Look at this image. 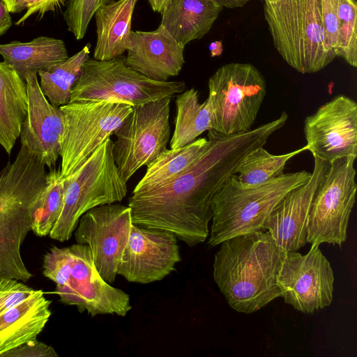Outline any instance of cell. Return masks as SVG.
<instances>
[{"mask_svg": "<svg viewBox=\"0 0 357 357\" xmlns=\"http://www.w3.org/2000/svg\"><path fill=\"white\" fill-rule=\"evenodd\" d=\"M176 117L170 141L171 149L181 148L196 139L206 130H212L213 113L207 98L199 102L198 91L191 88L176 99Z\"/></svg>", "mask_w": 357, "mask_h": 357, "instance_id": "obj_25", "label": "cell"}, {"mask_svg": "<svg viewBox=\"0 0 357 357\" xmlns=\"http://www.w3.org/2000/svg\"><path fill=\"white\" fill-rule=\"evenodd\" d=\"M209 143L201 137L181 148L165 149L146 168L132 193L149 191L182 174L202 153Z\"/></svg>", "mask_w": 357, "mask_h": 357, "instance_id": "obj_24", "label": "cell"}, {"mask_svg": "<svg viewBox=\"0 0 357 357\" xmlns=\"http://www.w3.org/2000/svg\"><path fill=\"white\" fill-rule=\"evenodd\" d=\"M306 150L305 146L292 152L273 155L263 146L250 151L237 167L236 176L245 187L264 183L282 176L289 160Z\"/></svg>", "mask_w": 357, "mask_h": 357, "instance_id": "obj_27", "label": "cell"}, {"mask_svg": "<svg viewBox=\"0 0 357 357\" xmlns=\"http://www.w3.org/2000/svg\"><path fill=\"white\" fill-rule=\"evenodd\" d=\"M222 8L218 0H172L160 25L185 47L209 32Z\"/></svg>", "mask_w": 357, "mask_h": 357, "instance_id": "obj_22", "label": "cell"}, {"mask_svg": "<svg viewBox=\"0 0 357 357\" xmlns=\"http://www.w3.org/2000/svg\"><path fill=\"white\" fill-rule=\"evenodd\" d=\"M177 239L171 231L132 224L117 274L142 284L162 280L181 260Z\"/></svg>", "mask_w": 357, "mask_h": 357, "instance_id": "obj_16", "label": "cell"}, {"mask_svg": "<svg viewBox=\"0 0 357 357\" xmlns=\"http://www.w3.org/2000/svg\"><path fill=\"white\" fill-rule=\"evenodd\" d=\"M13 24L10 13L3 0H0V36L3 35Z\"/></svg>", "mask_w": 357, "mask_h": 357, "instance_id": "obj_35", "label": "cell"}, {"mask_svg": "<svg viewBox=\"0 0 357 357\" xmlns=\"http://www.w3.org/2000/svg\"><path fill=\"white\" fill-rule=\"evenodd\" d=\"M357 2L338 0V46L337 56L344 59L354 68L357 67Z\"/></svg>", "mask_w": 357, "mask_h": 357, "instance_id": "obj_29", "label": "cell"}, {"mask_svg": "<svg viewBox=\"0 0 357 357\" xmlns=\"http://www.w3.org/2000/svg\"><path fill=\"white\" fill-rule=\"evenodd\" d=\"M73 257L70 278L63 287H56L60 301L77 306L79 312L86 311L91 317L116 314L125 317L132 309L130 296L106 282L96 270L89 245H70Z\"/></svg>", "mask_w": 357, "mask_h": 357, "instance_id": "obj_14", "label": "cell"}, {"mask_svg": "<svg viewBox=\"0 0 357 357\" xmlns=\"http://www.w3.org/2000/svg\"><path fill=\"white\" fill-rule=\"evenodd\" d=\"M137 0H113L94 13L96 43L93 59L109 61L127 51L132 14Z\"/></svg>", "mask_w": 357, "mask_h": 357, "instance_id": "obj_21", "label": "cell"}, {"mask_svg": "<svg viewBox=\"0 0 357 357\" xmlns=\"http://www.w3.org/2000/svg\"><path fill=\"white\" fill-rule=\"evenodd\" d=\"M311 245L305 255L286 252L277 277L280 297L295 310L307 314L331 304L335 280L331 263L319 245Z\"/></svg>", "mask_w": 357, "mask_h": 357, "instance_id": "obj_12", "label": "cell"}, {"mask_svg": "<svg viewBox=\"0 0 357 357\" xmlns=\"http://www.w3.org/2000/svg\"><path fill=\"white\" fill-rule=\"evenodd\" d=\"M91 45L47 70L39 71L40 86L47 100L61 107L70 102L72 89L79 79L83 63L89 58Z\"/></svg>", "mask_w": 357, "mask_h": 357, "instance_id": "obj_26", "label": "cell"}, {"mask_svg": "<svg viewBox=\"0 0 357 357\" xmlns=\"http://www.w3.org/2000/svg\"><path fill=\"white\" fill-rule=\"evenodd\" d=\"M24 81L26 112L20 134L21 146L51 168L60 156L63 114L60 107L52 105L42 92L37 73H28Z\"/></svg>", "mask_w": 357, "mask_h": 357, "instance_id": "obj_17", "label": "cell"}, {"mask_svg": "<svg viewBox=\"0 0 357 357\" xmlns=\"http://www.w3.org/2000/svg\"><path fill=\"white\" fill-rule=\"evenodd\" d=\"M306 150L326 162L357 157V103L344 95L334 97L305 118Z\"/></svg>", "mask_w": 357, "mask_h": 357, "instance_id": "obj_15", "label": "cell"}, {"mask_svg": "<svg viewBox=\"0 0 357 357\" xmlns=\"http://www.w3.org/2000/svg\"><path fill=\"white\" fill-rule=\"evenodd\" d=\"M0 55L24 80L28 73L47 70L68 58L63 40L44 36L26 43L0 44Z\"/></svg>", "mask_w": 357, "mask_h": 357, "instance_id": "obj_23", "label": "cell"}, {"mask_svg": "<svg viewBox=\"0 0 357 357\" xmlns=\"http://www.w3.org/2000/svg\"><path fill=\"white\" fill-rule=\"evenodd\" d=\"M212 130L226 136L250 130L266 94V82L252 64L230 63L208 82Z\"/></svg>", "mask_w": 357, "mask_h": 357, "instance_id": "obj_8", "label": "cell"}, {"mask_svg": "<svg viewBox=\"0 0 357 357\" xmlns=\"http://www.w3.org/2000/svg\"><path fill=\"white\" fill-rule=\"evenodd\" d=\"M45 166L24 146L0 169V277L27 282L21 246L46 183Z\"/></svg>", "mask_w": 357, "mask_h": 357, "instance_id": "obj_3", "label": "cell"}, {"mask_svg": "<svg viewBox=\"0 0 357 357\" xmlns=\"http://www.w3.org/2000/svg\"><path fill=\"white\" fill-rule=\"evenodd\" d=\"M67 0H27L24 14L16 22V25L25 22L33 15L43 17L50 12H56L66 4Z\"/></svg>", "mask_w": 357, "mask_h": 357, "instance_id": "obj_34", "label": "cell"}, {"mask_svg": "<svg viewBox=\"0 0 357 357\" xmlns=\"http://www.w3.org/2000/svg\"><path fill=\"white\" fill-rule=\"evenodd\" d=\"M132 107L107 100L73 102L61 106L64 118L60 152L63 176L75 172L114 135Z\"/></svg>", "mask_w": 357, "mask_h": 357, "instance_id": "obj_9", "label": "cell"}, {"mask_svg": "<svg viewBox=\"0 0 357 357\" xmlns=\"http://www.w3.org/2000/svg\"><path fill=\"white\" fill-rule=\"evenodd\" d=\"M211 57L218 56L222 54L223 46L221 40L213 41L208 46Z\"/></svg>", "mask_w": 357, "mask_h": 357, "instance_id": "obj_39", "label": "cell"}, {"mask_svg": "<svg viewBox=\"0 0 357 357\" xmlns=\"http://www.w3.org/2000/svg\"><path fill=\"white\" fill-rule=\"evenodd\" d=\"M310 178L289 192L271 212L264 225L285 252L298 251L307 242L308 216L314 195L330 163L314 157Z\"/></svg>", "mask_w": 357, "mask_h": 357, "instance_id": "obj_18", "label": "cell"}, {"mask_svg": "<svg viewBox=\"0 0 357 357\" xmlns=\"http://www.w3.org/2000/svg\"><path fill=\"white\" fill-rule=\"evenodd\" d=\"M113 1V0H112Z\"/></svg>", "mask_w": 357, "mask_h": 357, "instance_id": "obj_41", "label": "cell"}, {"mask_svg": "<svg viewBox=\"0 0 357 357\" xmlns=\"http://www.w3.org/2000/svg\"><path fill=\"white\" fill-rule=\"evenodd\" d=\"M337 3L338 0H320L325 47L335 57L338 46Z\"/></svg>", "mask_w": 357, "mask_h": 357, "instance_id": "obj_32", "label": "cell"}, {"mask_svg": "<svg viewBox=\"0 0 357 357\" xmlns=\"http://www.w3.org/2000/svg\"><path fill=\"white\" fill-rule=\"evenodd\" d=\"M184 47L160 25L151 31H131L125 62L151 79L167 81L181 70Z\"/></svg>", "mask_w": 357, "mask_h": 357, "instance_id": "obj_19", "label": "cell"}, {"mask_svg": "<svg viewBox=\"0 0 357 357\" xmlns=\"http://www.w3.org/2000/svg\"><path fill=\"white\" fill-rule=\"evenodd\" d=\"M265 3H275L277 2L279 0H264Z\"/></svg>", "mask_w": 357, "mask_h": 357, "instance_id": "obj_40", "label": "cell"}, {"mask_svg": "<svg viewBox=\"0 0 357 357\" xmlns=\"http://www.w3.org/2000/svg\"><path fill=\"white\" fill-rule=\"evenodd\" d=\"M73 257L69 247L52 246L44 255L43 273L54 282L56 287L66 285L71 275Z\"/></svg>", "mask_w": 357, "mask_h": 357, "instance_id": "obj_31", "label": "cell"}, {"mask_svg": "<svg viewBox=\"0 0 357 357\" xmlns=\"http://www.w3.org/2000/svg\"><path fill=\"white\" fill-rule=\"evenodd\" d=\"M42 290L0 314V354L35 341L51 316L50 305Z\"/></svg>", "mask_w": 357, "mask_h": 357, "instance_id": "obj_20", "label": "cell"}, {"mask_svg": "<svg viewBox=\"0 0 357 357\" xmlns=\"http://www.w3.org/2000/svg\"><path fill=\"white\" fill-rule=\"evenodd\" d=\"M112 0H68L63 19L77 40L83 39L96 11Z\"/></svg>", "mask_w": 357, "mask_h": 357, "instance_id": "obj_30", "label": "cell"}, {"mask_svg": "<svg viewBox=\"0 0 357 357\" xmlns=\"http://www.w3.org/2000/svg\"><path fill=\"white\" fill-rule=\"evenodd\" d=\"M10 13H19L26 10L27 0H3Z\"/></svg>", "mask_w": 357, "mask_h": 357, "instance_id": "obj_36", "label": "cell"}, {"mask_svg": "<svg viewBox=\"0 0 357 357\" xmlns=\"http://www.w3.org/2000/svg\"><path fill=\"white\" fill-rule=\"evenodd\" d=\"M124 56L109 61L89 58L74 84L70 102L107 100L137 106L181 93L182 81L151 79L126 65Z\"/></svg>", "mask_w": 357, "mask_h": 357, "instance_id": "obj_7", "label": "cell"}, {"mask_svg": "<svg viewBox=\"0 0 357 357\" xmlns=\"http://www.w3.org/2000/svg\"><path fill=\"white\" fill-rule=\"evenodd\" d=\"M171 98L134 106L114 132L116 140L113 142V158L125 182L167 149L170 138Z\"/></svg>", "mask_w": 357, "mask_h": 357, "instance_id": "obj_11", "label": "cell"}, {"mask_svg": "<svg viewBox=\"0 0 357 357\" xmlns=\"http://www.w3.org/2000/svg\"><path fill=\"white\" fill-rule=\"evenodd\" d=\"M311 174L305 170L284 174L250 187L243 186L236 174L231 176L213 199L208 244L215 247L231 237L264 229L275 206L289 192L305 183Z\"/></svg>", "mask_w": 357, "mask_h": 357, "instance_id": "obj_4", "label": "cell"}, {"mask_svg": "<svg viewBox=\"0 0 357 357\" xmlns=\"http://www.w3.org/2000/svg\"><path fill=\"white\" fill-rule=\"evenodd\" d=\"M219 245L213 279L233 310L252 313L281 296L277 277L286 252L268 231L235 236Z\"/></svg>", "mask_w": 357, "mask_h": 357, "instance_id": "obj_2", "label": "cell"}, {"mask_svg": "<svg viewBox=\"0 0 357 357\" xmlns=\"http://www.w3.org/2000/svg\"><path fill=\"white\" fill-rule=\"evenodd\" d=\"M264 14L275 48L296 71L317 73L335 58L325 47L320 0L265 3Z\"/></svg>", "mask_w": 357, "mask_h": 357, "instance_id": "obj_5", "label": "cell"}, {"mask_svg": "<svg viewBox=\"0 0 357 357\" xmlns=\"http://www.w3.org/2000/svg\"><path fill=\"white\" fill-rule=\"evenodd\" d=\"M356 158L343 157L329 162L312 199L307 226V243L341 246L347 240L356 200Z\"/></svg>", "mask_w": 357, "mask_h": 357, "instance_id": "obj_10", "label": "cell"}, {"mask_svg": "<svg viewBox=\"0 0 357 357\" xmlns=\"http://www.w3.org/2000/svg\"><path fill=\"white\" fill-rule=\"evenodd\" d=\"M287 119L284 111L278 119L243 133L226 136L208 130V146L182 174L129 197L132 224L171 231L190 247L204 242L209 235L215 194L236 174L243 158L264 146Z\"/></svg>", "mask_w": 357, "mask_h": 357, "instance_id": "obj_1", "label": "cell"}, {"mask_svg": "<svg viewBox=\"0 0 357 357\" xmlns=\"http://www.w3.org/2000/svg\"><path fill=\"white\" fill-rule=\"evenodd\" d=\"M251 0H218V3L227 8H235L243 6Z\"/></svg>", "mask_w": 357, "mask_h": 357, "instance_id": "obj_38", "label": "cell"}, {"mask_svg": "<svg viewBox=\"0 0 357 357\" xmlns=\"http://www.w3.org/2000/svg\"><path fill=\"white\" fill-rule=\"evenodd\" d=\"M65 192L61 169H51L33 215L31 231L38 236L49 235L61 211Z\"/></svg>", "mask_w": 357, "mask_h": 357, "instance_id": "obj_28", "label": "cell"}, {"mask_svg": "<svg viewBox=\"0 0 357 357\" xmlns=\"http://www.w3.org/2000/svg\"><path fill=\"white\" fill-rule=\"evenodd\" d=\"M36 291L17 280L0 277V314Z\"/></svg>", "mask_w": 357, "mask_h": 357, "instance_id": "obj_33", "label": "cell"}, {"mask_svg": "<svg viewBox=\"0 0 357 357\" xmlns=\"http://www.w3.org/2000/svg\"><path fill=\"white\" fill-rule=\"evenodd\" d=\"M113 141L107 139L73 173L64 177L63 204L49 236L68 241L80 217L89 210L121 202L127 195L112 154Z\"/></svg>", "mask_w": 357, "mask_h": 357, "instance_id": "obj_6", "label": "cell"}, {"mask_svg": "<svg viewBox=\"0 0 357 357\" xmlns=\"http://www.w3.org/2000/svg\"><path fill=\"white\" fill-rule=\"evenodd\" d=\"M172 0H148L154 12L162 14L169 6Z\"/></svg>", "mask_w": 357, "mask_h": 357, "instance_id": "obj_37", "label": "cell"}, {"mask_svg": "<svg viewBox=\"0 0 357 357\" xmlns=\"http://www.w3.org/2000/svg\"><path fill=\"white\" fill-rule=\"evenodd\" d=\"M132 224L130 208L113 203L84 213L75 229L77 243L89 245L96 270L109 284L118 275Z\"/></svg>", "mask_w": 357, "mask_h": 357, "instance_id": "obj_13", "label": "cell"}]
</instances>
